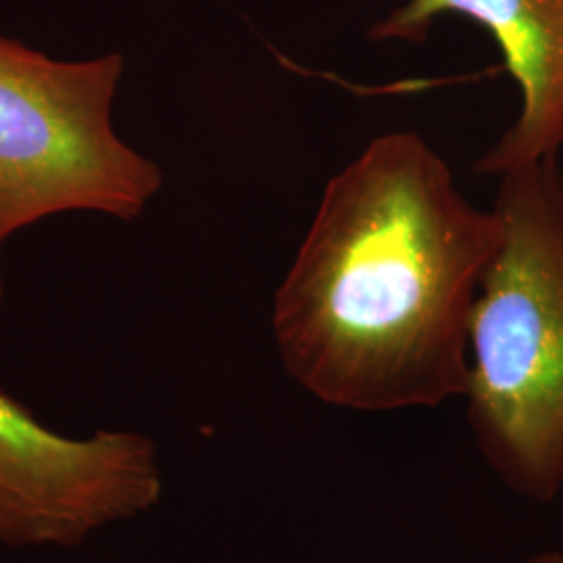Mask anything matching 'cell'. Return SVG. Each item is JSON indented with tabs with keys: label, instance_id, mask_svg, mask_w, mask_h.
I'll use <instances>...</instances> for the list:
<instances>
[{
	"label": "cell",
	"instance_id": "1",
	"mask_svg": "<svg viewBox=\"0 0 563 563\" xmlns=\"http://www.w3.org/2000/svg\"><path fill=\"white\" fill-rule=\"evenodd\" d=\"M501 241L416 132H388L332 176L276 297L288 376L355 411L463 397L470 320Z\"/></svg>",
	"mask_w": 563,
	"mask_h": 563
},
{
	"label": "cell",
	"instance_id": "2",
	"mask_svg": "<svg viewBox=\"0 0 563 563\" xmlns=\"http://www.w3.org/2000/svg\"><path fill=\"white\" fill-rule=\"evenodd\" d=\"M501 241L470 320L467 422L518 495L563 488V174L558 159L505 172Z\"/></svg>",
	"mask_w": 563,
	"mask_h": 563
},
{
	"label": "cell",
	"instance_id": "3",
	"mask_svg": "<svg viewBox=\"0 0 563 563\" xmlns=\"http://www.w3.org/2000/svg\"><path fill=\"white\" fill-rule=\"evenodd\" d=\"M123 71L121 53L55 59L0 36V307L18 232L71 211L134 222L159 195L162 167L113 128Z\"/></svg>",
	"mask_w": 563,
	"mask_h": 563
},
{
	"label": "cell",
	"instance_id": "4",
	"mask_svg": "<svg viewBox=\"0 0 563 563\" xmlns=\"http://www.w3.org/2000/svg\"><path fill=\"white\" fill-rule=\"evenodd\" d=\"M155 443L130 430L74 439L0 390V544L74 549L162 499Z\"/></svg>",
	"mask_w": 563,
	"mask_h": 563
},
{
	"label": "cell",
	"instance_id": "5",
	"mask_svg": "<svg viewBox=\"0 0 563 563\" xmlns=\"http://www.w3.org/2000/svg\"><path fill=\"white\" fill-rule=\"evenodd\" d=\"M474 21L518 84V120L476 162L484 176L558 159L563 148V0H405L367 30L374 42L420 44L434 21Z\"/></svg>",
	"mask_w": 563,
	"mask_h": 563
},
{
	"label": "cell",
	"instance_id": "6",
	"mask_svg": "<svg viewBox=\"0 0 563 563\" xmlns=\"http://www.w3.org/2000/svg\"><path fill=\"white\" fill-rule=\"evenodd\" d=\"M523 563H563V551H553V549L541 551Z\"/></svg>",
	"mask_w": 563,
	"mask_h": 563
}]
</instances>
